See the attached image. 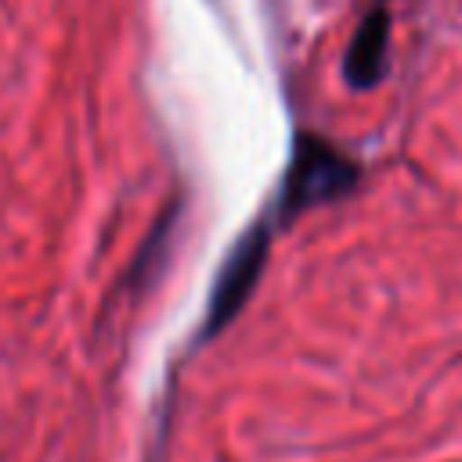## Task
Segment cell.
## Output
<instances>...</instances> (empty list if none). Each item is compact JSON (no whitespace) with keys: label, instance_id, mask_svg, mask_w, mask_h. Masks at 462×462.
<instances>
[{"label":"cell","instance_id":"3957f363","mask_svg":"<svg viewBox=\"0 0 462 462\" xmlns=\"http://www.w3.org/2000/svg\"><path fill=\"white\" fill-rule=\"evenodd\" d=\"M386 58H390V14L383 7H372L343 54V79L354 90H372L386 76Z\"/></svg>","mask_w":462,"mask_h":462},{"label":"cell","instance_id":"6da1fadb","mask_svg":"<svg viewBox=\"0 0 462 462\" xmlns=\"http://www.w3.org/2000/svg\"><path fill=\"white\" fill-rule=\"evenodd\" d=\"M357 177H361V170L346 152H339L336 144H328L318 134L300 130L292 137V155H289V170L282 177V191L271 206L274 224H289L300 213L346 195L357 184Z\"/></svg>","mask_w":462,"mask_h":462},{"label":"cell","instance_id":"7a4b0ae2","mask_svg":"<svg viewBox=\"0 0 462 462\" xmlns=\"http://www.w3.org/2000/svg\"><path fill=\"white\" fill-rule=\"evenodd\" d=\"M274 217L271 209L263 217H256L249 224V231H242V238L231 245L227 260L220 263L217 271V282L209 289V307H206V321H202V336H217L242 307L245 300L253 296L260 274H263V263H267V253H271V238H274Z\"/></svg>","mask_w":462,"mask_h":462}]
</instances>
